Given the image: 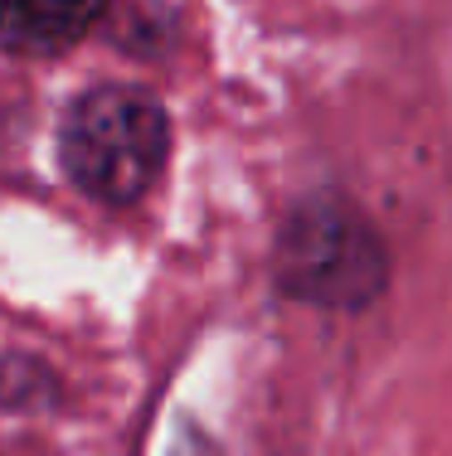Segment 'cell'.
Listing matches in <instances>:
<instances>
[{
  "mask_svg": "<svg viewBox=\"0 0 452 456\" xmlns=\"http://www.w3.org/2000/svg\"><path fill=\"white\" fill-rule=\"evenodd\" d=\"M107 0H0V45L15 53H59L78 45Z\"/></svg>",
  "mask_w": 452,
  "mask_h": 456,
  "instance_id": "obj_3",
  "label": "cell"
},
{
  "mask_svg": "<svg viewBox=\"0 0 452 456\" xmlns=\"http://www.w3.org/2000/svg\"><path fill=\"white\" fill-rule=\"evenodd\" d=\"M0 403L10 408H39L53 403V374L29 354H5L0 360Z\"/></svg>",
  "mask_w": 452,
  "mask_h": 456,
  "instance_id": "obj_4",
  "label": "cell"
},
{
  "mask_svg": "<svg viewBox=\"0 0 452 456\" xmlns=\"http://www.w3.org/2000/svg\"><path fill=\"white\" fill-rule=\"evenodd\" d=\"M390 281L374 224L341 194H311L283 224L277 238V287L311 306L365 311Z\"/></svg>",
  "mask_w": 452,
  "mask_h": 456,
  "instance_id": "obj_2",
  "label": "cell"
},
{
  "mask_svg": "<svg viewBox=\"0 0 452 456\" xmlns=\"http://www.w3.org/2000/svg\"><path fill=\"white\" fill-rule=\"evenodd\" d=\"M170 156V117L146 88L103 83L63 112V175L98 204H136Z\"/></svg>",
  "mask_w": 452,
  "mask_h": 456,
  "instance_id": "obj_1",
  "label": "cell"
}]
</instances>
